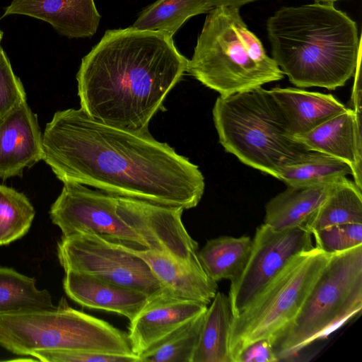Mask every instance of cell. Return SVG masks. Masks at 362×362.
I'll use <instances>...</instances> for the list:
<instances>
[{
    "label": "cell",
    "mask_w": 362,
    "mask_h": 362,
    "mask_svg": "<svg viewBox=\"0 0 362 362\" xmlns=\"http://www.w3.org/2000/svg\"><path fill=\"white\" fill-rule=\"evenodd\" d=\"M42 160L64 182L189 209L201 201L198 165L149 130L105 124L82 109L56 112L42 134Z\"/></svg>",
    "instance_id": "6da1fadb"
},
{
    "label": "cell",
    "mask_w": 362,
    "mask_h": 362,
    "mask_svg": "<svg viewBox=\"0 0 362 362\" xmlns=\"http://www.w3.org/2000/svg\"><path fill=\"white\" fill-rule=\"evenodd\" d=\"M187 64L164 33L107 30L81 60L76 75L80 108L105 124L148 131Z\"/></svg>",
    "instance_id": "7a4b0ae2"
},
{
    "label": "cell",
    "mask_w": 362,
    "mask_h": 362,
    "mask_svg": "<svg viewBox=\"0 0 362 362\" xmlns=\"http://www.w3.org/2000/svg\"><path fill=\"white\" fill-rule=\"evenodd\" d=\"M266 28L273 59L298 88L335 90L361 62L357 24L334 3L282 6Z\"/></svg>",
    "instance_id": "3957f363"
},
{
    "label": "cell",
    "mask_w": 362,
    "mask_h": 362,
    "mask_svg": "<svg viewBox=\"0 0 362 362\" xmlns=\"http://www.w3.org/2000/svg\"><path fill=\"white\" fill-rule=\"evenodd\" d=\"M187 72L223 97L284 77L245 24L240 8L230 7H215L208 12Z\"/></svg>",
    "instance_id": "277c9868"
},
{
    "label": "cell",
    "mask_w": 362,
    "mask_h": 362,
    "mask_svg": "<svg viewBox=\"0 0 362 362\" xmlns=\"http://www.w3.org/2000/svg\"><path fill=\"white\" fill-rule=\"evenodd\" d=\"M212 115L225 151L275 178L284 166L308 151L288 136L269 90L262 87L219 95Z\"/></svg>",
    "instance_id": "5b68a950"
},
{
    "label": "cell",
    "mask_w": 362,
    "mask_h": 362,
    "mask_svg": "<svg viewBox=\"0 0 362 362\" xmlns=\"http://www.w3.org/2000/svg\"><path fill=\"white\" fill-rule=\"evenodd\" d=\"M362 308V245L330 257L293 320L272 340L278 361L327 338Z\"/></svg>",
    "instance_id": "8992f818"
},
{
    "label": "cell",
    "mask_w": 362,
    "mask_h": 362,
    "mask_svg": "<svg viewBox=\"0 0 362 362\" xmlns=\"http://www.w3.org/2000/svg\"><path fill=\"white\" fill-rule=\"evenodd\" d=\"M0 345L19 355L76 351L137 356L127 332L69 307L64 299L53 310L0 315Z\"/></svg>",
    "instance_id": "52a82bcc"
},
{
    "label": "cell",
    "mask_w": 362,
    "mask_h": 362,
    "mask_svg": "<svg viewBox=\"0 0 362 362\" xmlns=\"http://www.w3.org/2000/svg\"><path fill=\"white\" fill-rule=\"evenodd\" d=\"M332 255L315 247L297 255L233 317L229 339L232 362L250 344L261 339L272 341L293 320Z\"/></svg>",
    "instance_id": "ba28073f"
},
{
    "label": "cell",
    "mask_w": 362,
    "mask_h": 362,
    "mask_svg": "<svg viewBox=\"0 0 362 362\" xmlns=\"http://www.w3.org/2000/svg\"><path fill=\"white\" fill-rule=\"evenodd\" d=\"M64 271L85 273L152 297L165 288L139 257L120 244L92 234L62 236L57 245Z\"/></svg>",
    "instance_id": "9c48e42d"
},
{
    "label": "cell",
    "mask_w": 362,
    "mask_h": 362,
    "mask_svg": "<svg viewBox=\"0 0 362 362\" xmlns=\"http://www.w3.org/2000/svg\"><path fill=\"white\" fill-rule=\"evenodd\" d=\"M49 216L62 236L92 234L130 247L147 248L144 241L118 215L114 194L64 182L51 206Z\"/></svg>",
    "instance_id": "30bf717a"
},
{
    "label": "cell",
    "mask_w": 362,
    "mask_h": 362,
    "mask_svg": "<svg viewBox=\"0 0 362 362\" xmlns=\"http://www.w3.org/2000/svg\"><path fill=\"white\" fill-rule=\"evenodd\" d=\"M305 228L276 230L257 227L246 264L230 282L228 298L233 317L238 316L297 255L314 247Z\"/></svg>",
    "instance_id": "8fae6325"
},
{
    "label": "cell",
    "mask_w": 362,
    "mask_h": 362,
    "mask_svg": "<svg viewBox=\"0 0 362 362\" xmlns=\"http://www.w3.org/2000/svg\"><path fill=\"white\" fill-rule=\"evenodd\" d=\"M117 212L145 243L147 249L189 266L202 267L199 245L182 221L184 209L115 194Z\"/></svg>",
    "instance_id": "7c38bea8"
},
{
    "label": "cell",
    "mask_w": 362,
    "mask_h": 362,
    "mask_svg": "<svg viewBox=\"0 0 362 362\" xmlns=\"http://www.w3.org/2000/svg\"><path fill=\"white\" fill-rule=\"evenodd\" d=\"M206 309V305L175 296L166 289L149 297L129 321L128 337L134 353L139 356Z\"/></svg>",
    "instance_id": "4fadbf2b"
},
{
    "label": "cell",
    "mask_w": 362,
    "mask_h": 362,
    "mask_svg": "<svg viewBox=\"0 0 362 362\" xmlns=\"http://www.w3.org/2000/svg\"><path fill=\"white\" fill-rule=\"evenodd\" d=\"M291 138L307 151H317L346 163L355 184L362 189L361 110L347 108L310 132Z\"/></svg>",
    "instance_id": "5bb4252c"
},
{
    "label": "cell",
    "mask_w": 362,
    "mask_h": 362,
    "mask_svg": "<svg viewBox=\"0 0 362 362\" xmlns=\"http://www.w3.org/2000/svg\"><path fill=\"white\" fill-rule=\"evenodd\" d=\"M42 134L37 115L26 101L0 121V178L21 177L25 168L42 160Z\"/></svg>",
    "instance_id": "9a60e30c"
},
{
    "label": "cell",
    "mask_w": 362,
    "mask_h": 362,
    "mask_svg": "<svg viewBox=\"0 0 362 362\" xmlns=\"http://www.w3.org/2000/svg\"><path fill=\"white\" fill-rule=\"evenodd\" d=\"M13 14L44 21L69 38L91 37L100 21L94 0H13L2 17Z\"/></svg>",
    "instance_id": "2e32d148"
},
{
    "label": "cell",
    "mask_w": 362,
    "mask_h": 362,
    "mask_svg": "<svg viewBox=\"0 0 362 362\" xmlns=\"http://www.w3.org/2000/svg\"><path fill=\"white\" fill-rule=\"evenodd\" d=\"M63 286L67 296L81 305L117 313L129 321L149 298L141 291L71 270L65 271Z\"/></svg>",
    "instance_id": "e0dca14e"
},
{
    "label": "cell",
    "mask_w": 362,
    "mask_h": 362,
    "mask_svg": "<svg viewBox=\"0 0 362 362\" xmlns=\"http://www.w3.org/2000/svg\"><path fill=\"white\" fill-rule=\"evenodd\" d=\"M120 245L141 258L164 288L175 296L207 305L217 293V282L211 280L202 267L185 264L165 254L147 248Z\"/></svg>",
    "instance_id": "ac0fdd59"
},
{
    "label": "cell",
    "mask_w": 362,
    "mask_h": 362,
    "mask_svg": "<svg viewBox=\"0 0 362 362\" xmlns=\"http://www.w3.org/2000/svg\"><path fill=\"white\" fill-rule=\"evenodd\" d=\"M269 92L290 137L305 134L347 110L332 94L291 87H276Z\"/></svg>",
    "instance_id": "d6986e66"
},
{
    "label": "cell",
    "mask_w": 362,
    "mask_h": 362,
    "mask_svg": "<svg viewBox=\"0 0 362 362\" xmlns=\"http://www.w3.org/2000/svg\"><path fill=\"white\" fill-rule=\"evenodd\" d=\"M337 182L305 187H288L267 203L264 223L276 230L304 228Z\"/></svg>",
    "instance_id": "ffe728a7"
},
{
    "label": "cell",
    "mask_w": 362,
    "mask_h": 362,
    "mask_svg": "<svg viewBox=\"0 0 362 362\" xmlns=\"http://www.w3.org/2000/svg\"><path fill=\"white\" fill-rule=\"evenodd\" d=\"M211 301L192 362H232L229 339L233 315L228 296L217 291Z\"/></svg>",
    "instance_id": "44dd1931"
},
{
    "label": "cell",
    "mask_w": 362,
    "mask_h": 362,
    "mask_svg": "<svg viewBox=\"0 0 362 362\" xmlns=\"http://www.w3.org/2000/svg\"><path fill=\"white\" fill-rule=\"evenodd\" d=\"M252 240L221 236L209 240L197 252V257L206 274L214 281H235L243 272L249 257Z\"/></svg>",
    "instance_id": "7402d4cb"
},
{
    "label": "cell",
    "mask_w": 362,
    "mask_h": 362,
    "mask_svg": "<svg viewBox=\"0 0 362 362\" xmlns=\"http://www.w3.org/2000/svg\"><path fill=\"white\" fill-rule=\"evenodd\" d=\"M352 170L346 163L317 151H307L295 161L286 165L276 179L288 187H305L336 182Z\"/></svg>",
    "instance_id": "603a6c76"
},
{
    "label": "cell",
    "mask_w": 362,
    "mask_h": 362,
    "mask_svg": "<svg viewBox=\"0 0 362 362\" xmlns=\"http://www.w3.org/2000/svg\"><path fill=\"white\" fill-rule=\"evenodd\" d=\"M362 223L361 189L346 177L339 180L305 226L310 233L325 227Z\"/></svg>",
    "instance_id": "cb8c5ba5"
},
{
    "label": "cell",
    "mask_w": 362,
    "mask_h": 362,
    "mask_svg": "<svg viewBox=\"0 0 362 362\" xmlns=\"http://www.w3.org/2000/svg\"><path fill=\"white\" fill-rule=\"evenodd\" d=\"M212 8L207 0H156L139 13L131 27L173 37L187 20Z\"/></svg>",
    "instance_id": "d4e9b609"
},
{
    "label": "cell",
    "mask_w": 362,
    "mask_h": 362,
    "mask_svg": "<svg viewBox=\"0 0 362 362\" xmlns=\"http://www.w3.org/2000/svg\"><path fill=\"white\" fill-rule=\"evenodd\" d=\"M54 308L50 293L38 289L34 278L12 268L0 267V315Z\"/></svg>",
    "instance_id": "484cf974"
},
{
    "label": "cell",
    "mask_w": 362,
    "mask_h": 362,
    "mask_svg": "<svg viewBox=\"0 0 362 362\" xmlns=\"http://www.w3.org/2000/svg\"><path fill=\"white\" fill-rule=\"evenodd\" d=\"M205 312L142 352L139 356L140 362H192Z\"/></svg>",
    "instance_id": "4316f807"
},
{
    "label": "cell",
    "mask_w": 362,
    "mask_h": 362,
    "mask_svg": "<svg viewBox=\"0 0 362 362\" xmlns=\"http://www.w3.org/2000/svg\"><path fill=\"white\" fill-rule=\"evenodd\" d=\"M35 214L33 206L23 193L0 185V246L26 234Z\"/></svg>",
    "instance_id": "83f0119b"
},
{
    "label": "cell",
    "mask_w": 362,
    "mask_h": 362,
    "mask_svg": "<svg viewBox=\"0 0 362 362\" xmlns=\"http://www.w3.org/2000/svg\"><path fill=\"white\" fill-rule=\"evenodd\" d=\"M311 234L315 241V247L328 254L341 252L362 245V223L330 226Z\"/></svg>",
    "instance_id": "f1b7e54d"
},
{
    "label": "cell",
    "mask_w": 362,
    "mask_h": 362,
    "mask_svg": "<svg viewBox=\"0 0 362 362\" xmlns=\"http://www.w3.org/2000/svg\"><path fill=\"white\" fill-rule=\"evenodd\" d=\"M26 101L25 91L14 74L8 58L0 48V121L13 108Z\"/></svg>",
    "instance_id": "f546056e"
},
{
    "label": "cell",
    "mask_w": 362,
    "mask_h": 362,
    "mask_svg": "<svg viewBox=\"0 0 362 362\" xmlns=\"http://www.w3.org/2000/svg\"><path fill=\"white\" fill-rule=\"evenodd\" d=\"M31 356L45 362H140L139 356L76 351H39Z\"/></svg>",
    "instance_id": "4dcf8cb0"
},
{
    "label": "cell",
    "mask_w": 362,
    "mask_h": 362,
    "mask_svg": "<svg viewBox=\"0 0 362 362\" xmlns=\"http://www.w3.org/2000/svg\"><path fill=\"white\" fill-rule=\"evenodd\" d=\"M269 339H261L245 347L238 356L236 362H276Z\"/></svg>",
    "instance_id": "1f68e13d"
},
{
    "label": "cell",
    "mask_w": 362,
    "mask_h": 362,
    "mask_svg": "<svg viewBox=\"0 0 362 362\" xmlns=\"http://www.w3.org/2000/svg\"><path fill=\"white\" fill-rule=\"evenodd\" d=\"M213 8L230 7L240 8L241 6L258 0H207Z\"/></svg>",
    "instance_id": "d6a6232c"
},
{
    "label": "cell",
    "mask_w": 362,
    "mask_h": 362,
    "mask_svg": "<svg viewBox=\"0 0 362 362\" xmlns=\"http://www.w3.org/2000/svg\"><path fill=\"white\" fill-rule=\"evenodd\" d=\"M316 1H320V2H331V3H334L335 1H340V0H315Z\"/></svg>",
    "instance_id": "836d02e7"
},
{
    "label": "cell",
    "mask_w": 362,
    "mask_h": 362,
    "mask_svg": "<svg viewBox=\"0 0 362 362\" xmlns=\"http://www.w3.org/2000/svg\"><path fill=\"white\" fill-rule=\"evenodd\" d=\"M2 37H3V32L0 30V45H1V39H2ZM1 45H0V48H1Z\"/></svg>",
    "instance_id": "e575fe53"
}]
</instances>
